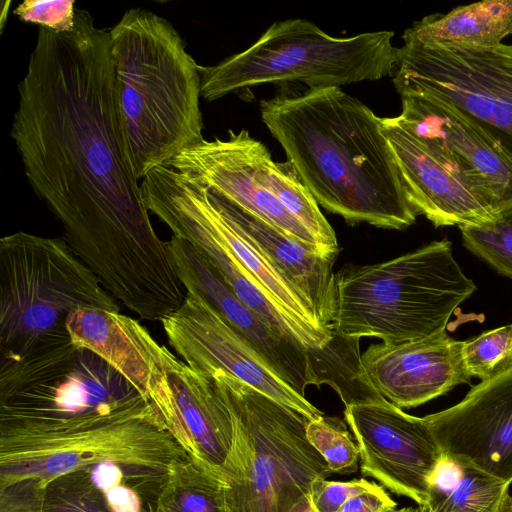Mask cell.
Returning a JSON list of instances; mask_svg holds the SVG:
<instances>
[{"label":"cell","instance_id":"29","mask_svg":"<svg viewBox=\"0 0 512 512\" xmlns=\"http://www.w3.org/2000/svg\"><path fill=\"white\" fill-rule=\"evenodd\" d=\"M306 437L324 458L332 473L341 475L356 473L360 451L354 436L352 437L341 419L323 416L309 421Z\"/></svg>","mask_w":512,"mask_h":512},{"label":"cell","instance_id":"14","mask_svg":"<svg viewBox=\"0 0 512 512\" xmlns=\"http://www.w3.org/2000/svg\"><path fill=\"white\" fill-rule=\"evenodd\" d=\"M344 418L360 451L361 473L392 493L427 502L428 483L442 450L425 417L386 399L345 406Z\"/></svg>","mask_w":512,"mask_h":512},{"label":"cell","instance_id":"17","mask_svg":"<svg viewBox=\"0 0 512 512\" xmlns=\"http://www.w3.org/2000/svg\"><path fill=\"white\" fill-rule=\"evenodd\" d=\"M149 402L188 456L220 470L231 450L234 424L214 381L162 345Z\"/></svg>","mask_w":512,"mask_h":512},{"label":"cell","instance_id":"10","mask_svg":"<svg viewBox=\"0 0 512 512\" xmlns=\"http://www.w3.org/2000/svg\"><path fill=\"white\" fill-rule=\"evenodd\" d=\"M402 38L392 73L399 95L450 102L512 158V44L469 49Z\"/></svg>","mask_w":512,"mask_h":512},{"label":"cell","instance_id":"11","mask_svg":"<svg viewBox=\"0 0 512 512\" xmlns=\"http://www.w3.org/2000/svg\"><path fill=\"white\" fill-rule=\"evenodd\" d=\"M141 190L147 210L165 223L173 236L195 247L233 294L270 328L312 350L332 342L333 331L317 329L290 315L235 260L210 226L182 174L168 166L158 167L142 180Z\"/></svg>","mask_w":512,"mask_h":512},{"label":"cell","instance_id":"21","mask_svg":"<svg viewBox=\"0 0 512 512\" xmlns=\"http://www.w3.org/2000/svg\"><path fill=\"white\" fill-rule=\"evenodd\" d=\"M210 191L218 207L234 226L312 306L320 326L331 330L335 294L334 261L324 258L315 248L287 236L222 195Z\"/></svg>","mask_w":512,"mask_h":512},{"label":"cell","instance_id":"9","mask_svg":"<svg viewBox=\"0 0 512 512\" xmlns=\"http://www.w3.org/2000/svg\"><path fill=\"white\" fill-rule=\"evenodd\" d=\"M188 456L160 415L135 417L67 434L0 439V487L36 477L115 463L136 479L160 486L171 463Z\"/></svg>","mask_w":512,"mask_h":512},{"label":"cell","instance_id":"2","mask_svg":"<svg viewBox=\"0 0 512 512\" xmlns=\"http://www.w3.org/2000/svg\"><path fill=\"white\" fill-rule=\"evenodd\" d=\"M261 119L318 205L350 224L402 230L410 204L381 118L340 87L260 102Z\"/></svg>","mask_w":512,"mask_h":512},{"label":"cell","instance_id":"1","mask_svg":"<svg viewBox=\"0 0 512 512\" xmlns=\"http://www.w3.org/2000/svg\"><path fill=\"white\" fill-rule=\"evenodd\" d=\"M18 95L10 136L71 249L136 315L170 303L182 284L143 202L109 31L79 8L70 32L39 27Z\"/></svg>","mask_w":512,"mask_h":512},{"label":"cell","instance_id":"31","mask_svg":"<svg viewBox=\"0 0 512 512\" xmlns=\"http://www.w3.org/2000/svg\"><path fill=\"white\" fill-rule=\"evenodd\" d=\"M76 9L74 0H25L13 13L23 22L64 33L73 30Z\"/></svg>","mask_w":512,"mask_h":512},{"label":"cell","instance_id":"20","mask_svg":"<svg viewBox=\"0 0 512 512\" xmlns=\"http://www.w3.org/2000/svg\"><path fill=\"white\" fill-rule=\"evenodd\" d=\"M463 344L443 330L415 341L373 344L361 355V363L383 398L400 409L412 408L469 383Z\"/></svg>","mask_w":512,"mask_h":512},{"label":"cell","instance_id":"24","mask_svg":"<svg viewBox=\"0 0 512 512\" xmlns=\"http://www.w3.org/2000/svg\"><path fill=\"white\" fill-rule=\"evenodd\" d=\"M512 34V0H484L431 14L406 29L404 35L425 43L484 49Z\"/></svg>","mask_w":512,"mask_h":512},{"label":"cell","instance_id":"22","mask_svg":"<svg viewBox=\"0 0 512 512\" xmlns=\"http://www.w3.org/2000/svg\"><path fill=\"white\" fill-rule=\"evenodd\" d=\"M73 344L92 351L149 401L162 344L137 320L120 312L76 308L67 317Z\"/></svg>","mask_w":512,"mask_h":512},{"label":"cell","instance_id":"3","mask_svg":"<svg viewBox=\"0 0 512 512\" xmlns=\"http://www.w3.org/2000/svg\"><path fill=\"white\" fill-rule=\"evenodd\" d=\"M115 88L137 178L203 138L199 65L165 18L127 10L109 30Z\"/></svg>","mask_w":512,"mask_h":512},{"label":"cell","instance_id":"8","mask_svg":"<svg viewBox=\"0 0 512 512\" xmlns=\"http://www.w3.org/2000/svg\"><path fill=\"white\" fill-rule=\"evenodd\" d=\"M76 308L120 312L64 238L27 232L1 238V356L71 340L66 322Z\"/></svg>","mask_w":512,"mask_h":512},{"label":"cell","instance_id":"25","mask_svg":"<svg viewBox=\"0 0 512 512\" xmlns=\"http://www.w3.org/2000/svg\"><path fill=\"white\" fill-rule=\"evenodd\" d=\"M511 483L442 453L428 483L432 512H498Z\"/></svg>","mask_w":512,"mask_h":512},{"label":"cell","instance_id":"18","mask_svg":"<svg viewBox=\"0 0 512 512\" xmlns=\"http://www.w3.org/2000/svg\"><path fill=\"white\" fill-rule=\"evenodd\" d=\"M424 417L442 453L512 483V368Z\"/></svg>","mask_w":512,"mask_h":512},{"label":"cell","instance_id":"4","mask_svg":"<svg viewBox=\"0 0 512 512\" xmlns=\"http://www.w3.org/2000/svg\"><path fill=\"white\" fill-rule=\"evenodd\" d=\"M156 415L121 374L72 340L0 357V439L62 435Z\"/></svg>","mask_w":512,"mask_h":512},{"label":"cell","instance_id":"28","mask_svg":"<svg viewBox=\"0 0 512 512\" xmlns=\"http://www.w3.org/2000/svg\"><path fill=\"white\" fill-rule=\"evenodd\" d=\"M43 512H112L87 469L46 482Z\"/></svg>","mask_w":512,"mask_h":512},{"label":"cell","instance_id":"26","mask_svg":"<svg viewBox=\"0 0 512 512\" xmlns=\"http://www.w3.org/2000/svg\"><path fill=\"white\" fill-rule=\"evenodd\" d=\"M148 512H228L225 480L203 461L176 459Z\"/></svg>","mask_w":512,"mask_h":512},{"label":"cell","instance_id":"13","mask_svg":"<svg viewBox=\"0 0 512 512\" xmlns=\"http://www.w3.org/2000/svg\"><path fill=\"white\" fill-rule=\"evenodd\" d=\"M170 346L193 370L229 375L310 421L324 416L289 386L195 291L161 321Z\"/></svg>","mask_w":512,"mask_h":512},{"label":"cell","instance_id":"36","mask_svg":"<svg viewBox=\"0 0 512 512\" xmlns=\"http://www.w3.org/2000/svg\"><path fill=\"white\" fill-rule=\"evenodd\" d=\"M391 512H419V508H418V506L417 507L409 506V507H404L401 509H395Z\"/></svg>","mask_w":512,"mask_h":512},{"label":"cell","instance_id":"34","mask_svg":"<svg viewBox=\"0 0 512 512\" xmlns=\"http://www.w3.org/2000/svg\"><path fill=\"white\" fill-rule=\"evenodd\" d=\"M289 512H316V510L312 505L309 494H307L297 501Z\"/></svg>","mask_w":512,"mask_h":512},{"label":"cell","instance_id":"5","mask_svg":"<svg viewBox=\"0 0 512 512\" xmlns=\"http://www.w3.org/2000/svg\"><path fill=\"white\" fill-rule=\"evenodd\" d=\"M475 289L454 259L451 242L433 241L382 263L338 271L330 329L389 344L419 340L446 330Z\"/></svg>","mask_w":512,"mask_h":512},{"label":"cell","instance_id":"27","mask_svg":"<svg viewBox=\"0 0 512 512\" xmlns=\"http://www.w3.org/2000/svg\"><path fill=\"white\" fill-rule=\"evenodd\" d=\"M460 230L467 249L500 274L512 278V205L497 211L481 225Z\"/></svg>","mask_w":512,"mask_h":512},{"label":"cell","instance_id":"35","mask_svg":"<svg viewBox=\"0 0 512 512\" xmlns=\"http://www.w3.org/2000/svg\"><path fill=\"white\" fill-rule=\"evenodd\" d=\"M498 512H512V496L507 495Z\"/></svg>","mask_w":512,"mask_h":512},{"label":"cell","instance_id":"7","mask_svg":"<svg viewBox=\"0 0 512 512\" xmlns=\"http://www.w3.org/2000/svg\"><path fill=\"white\" fill-rule=\"evenodd\" d=\"M393 31L333 37L305 19L271 24L251 46L212 66H200L207 101L264 83L301 82L308 89L380 80L393 73Z\"/></svg>","mask_w":512,"mask_h":512},{"label":"cell","instance_id":"6","mask_svg":"<svg viewBox=\"0 0 512 512\" xmlns=\"http://www.w3.org/2000/svg\"><path fill=\"white\" fill-rule=\"evenodd\" d=\"M210 377L232 414L234 439L220 472L228 512H289L316 478L333 473L306 437L308 418L225 374Z\"/></svg>","mask_w":512,"mask_h":512},{"label":"cell","instance_id":"37","mask_svg":"<svg viewBox=\"0 0 512 512\" xmlns=\"http://www.w3.org/2000/svg\"><path fill=\"white\" fill-rule=\"evenodd\" d=\"M419 512H432L427 504L419 505Z\"/></svg>","mask_w":512,"mask_h":512},{"label":"cell","instance_id":"23","mask_svg":"<svg viewBox=\"0 0 512 512\" xmlns=\"http://www.w3.org/2000/svg\"><path fill=\"white\" fill-rule=\"evenodd\" d=\"M187 180L194 199L212 229L235 260L259 283L267 295L296 319L317 329L331 331L320 326L307 300L221 211L212 192L196 182Z\"/></svg>","mask_w":512,"mask_h":512},{"label":"cell","instance_id":"15","mask_svg":"<svg viewBox=\"0 0 512 512\" xmlns=\"http://www.w3.org/2000/svg\"><path fill=\"white\" fill-rule=\"evenodd\" d=\"M175 272L185 290L199 294L298 394L309 385L326 384L328 348L312 350L270 328L244 305L214 266L190 243L167 241Z\"/></svg>","mask_w":512,"mask_h":512},{"label":"cell","instance_id":"33","mask_svg":"<svg viewBox=\"0 0 512 512\" xmlns=\"http://www.w3.org/2000/svg\"><path fill=\"white\" fill-rule=\"evenodd\" d=\"M397 503L379 486L349 498L337 512H391Z\"/></svg>","mask_w":512,"mask_h":512},{"label":"cell","instance_id":"16","mask_svg":"<svg viewBox=\"0 0 512 512\" xmlns=\"http://www.w3.org/2000/svg\"><path fill=\"white\" fill-rule=\"evenodd\" d=\"M396 120L456 169L497 212L512 205V158L483 127L450 102L402 96Z\"/></svg>","mask_w":512,"mask_h":512},{"label":"cell","instance_id":"30","mask_svg":"<svg viewBox=\"0 0 512 512\" xmlns=\"http://www.w3.org/2000/svg\"><path fill=\"white\" fill-rule=\"evenodd\" d=\"M463 360L470 377L490 380L512 368V324L464 341Z\"/></svg>","mask_w":512,"mask_h":512},{"label":"cell","instance_id":"32","mask_svg":"<svg viewBox=\"0 0 512 512\" xmlns=\"http://www.w3.org/2000/svg\"><path fill=\"white\" fill-rule=\"evenodd\" d=\"M379 486L364 478L342 482L319 477L311 483L309 497L316 512H337L352 496Z\"/></svg>","mask_w":512,"mask_h":512},{"label":"cell","instance_id":"19","mask_svg":"<svg viewBox=\"0 0 512 512\" xmlns=\"http://www.w3.org/2000/svg\"><path fill=\"white\" fill-rule=\"evenodd\" d=\"M407 198L435 227L477 226L496 213L437 151L395 117L381 118Z\"/></svg>","mask_w":512,"mask_h":512},{"label":"cell","instance_id":"12","mask_svg":"<svg viewBox=\"0 0 512 512\" xmlns=\"http://www.w3.org/2000/svg\"><path fill=\"white\" fill-rule=\"evenodd\" d=\"M274 164L267 147L241 129L229 130L226 139H204L180 152L167 166L315 248L322 256L312 234L274 195Z\"/></svg>","mask_w":512,"mask_h":512}]
</instances>
